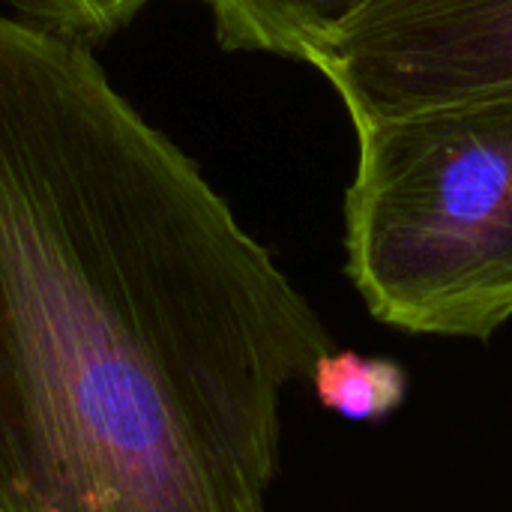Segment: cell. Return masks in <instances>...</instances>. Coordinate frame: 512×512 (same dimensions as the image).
Instances as JSON below:
<instances>
[{"mask_svg":"<svg viewBox=\"0 0 512 512\" xmlns=\"http://www.w3.org/2000/svg\"><path fill=\"white\" fill-rule=\"evenodd\" d=\"M333 348L81 39L0 15V512H267Z\"/></svg>","mask_w":512,"mask_h":512,"instance_id":"1","label":"cell"},{"mask_svg":"<svg viewBox=\"0 0 512 512\" xmlns=\"http://www.w3.org/2000/svg\"><path fill=\"white\" fill-rule=\"evenodd\" d=\"M348 276L411 336L492 339L512 318V99L357 123Z\"/></svg>","mask_w":512,"mask_h":512,"instance_id":"2","label":"cell"},{"mask_svg":"<svg viewBox=\"0 0 512 512\" xmlns=\"http://www.w3.org/2000/svg\"><path fill=\"white\" fill-rule=\"evenodd\" d=\"M303 60L354 126L512 99V0H366Z\"/></svg>","mask_w":512,"mask_h":512,"instance_id":"3","label":"cell"},{"mask_svg":"<svg viewBox=\"0 0 512 512\" xmlns=\"http://www.w3.org/2000/svg\"><path fill=\"white\" fill-rule=\"evenodd\" d=\"M228 51L303 60L306 51L366 0H204Z\"/></svg>","mask_w":512,"mask_h":512,"instance_id":"4","label":"cell"},{"mask_svg":"<svg viewBox=\"0 0 512 512\" xmlns=\"http://www.w3.org/2000/svg\"><path fill=\"white\" fill-rule=\"evenodd\" d=\"M318 402L351 423H378L396 414L408 396V375L396 360L333 348L309 378Z\"/></svg>","mask_w":512,"mask_h":512,"instance_id":"5","label":"cell"},{"mask_svg":"<svg viewBox=\"0 0 512 512\" xmlns=\"http://www.w3.org/2000/svg\"><path fill=\"white\" fill-rule=\"evenodd\" d=\"M27 21L72 39H96L129 24L150 0H6Z\"/></svg>","mask_w":512,"mask_h":512,"instance_id":"6","label":"cell"}]
</instances>
